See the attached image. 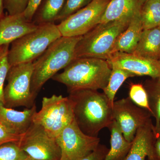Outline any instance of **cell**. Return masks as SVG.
<instances>
[{
    "label": "cell",
    "mask_w": 160,
    "mask_h": 160,
    "mask_svg": "<svg viewBox=\"0 0 160 160\" xmlns=\"http://www.w3.org/2000/svg\"><path fill=\"white\" fill-rule=\"evenodd\" d=\"M69 94L75 121L84 133L97 137L102 129L109 128L113 120L112 106L104 92L82 89Z\"/></svg>",
    "instance_id": "obj_1"
},
{
    "label": "cell",
    "mask_w": 160,
    "mask_h": 160,
    "mask_svg": "<svg viewBox=\"0 0 160 160\" xmlns=\"http://www.w3.org/2000/svg\"><path fill=\"white\" fill-rule=\"evenodd\" d=\"M111 71L107 60L78 58L52 79L65 85L68 93L82 89L103 90L108 84Z\"/></svg>",
    "instance_id": "obj_2"
},
{
    "label": "cell",
    "mask_w": 160,
    "mask_h": 160,
    "mask_svg": "<svg viewBox=\"0 0 160 160\" xmlns=\"http://www.w3.org/2000/svg\"><path fill=\"white\" fill-rule=\"evenodd\" d=\"M81 38L62 36L51 44L33 62L31 91L35 98L48 80L52 78L59 70L65 69L75 58L76 46Z\"/></svg>",
    "instance_id": "obj_3"
},
{
    "label": "cell",
    "mask_w": 160,
    "mask_h": 160,
    "mask_svg": "<svg viewBox=\"0 0 160 160\" xmlns=\"http://www.w3.org/2000/svg\"><path fill=\"white\" fill-rule=\"evenodd\" d=\"M132 17L100 23L82 36L75 50V57L91 58L107 60L119 35L129 26Z\"/></svg>",
    "instance_id": "obj_4"
},
{
    "label": "cell",
    "mask_w": 160,
    "mask_h": 160,
    "mask_svg": "<svg viewBox=\"0 0 160 160\" xmlns=\"http://www.w3.org/2000/svg\"><path fill=\"white\" fill-rule=\"evenodd\" d=\"M62 37L54 23L40 25L36 30L11 43L7 54L9 65L33 62L51 44Z\"/></svg>",
    "instance_id": "obj_5"
},
{
    "label": "cell",
    "mask_w": 160,
    "mask_h": 160,
    "mask_svg": "<svg viewBox=\"0 0 160 160\" xmlns=\"http://www.w3.org/2000/svg\"><path fill=\"white\" fill-rule=\"evenodd\" d=\"M74 120L72 103L68 97L53 95L43 98L42 109L34 114L33 122L56 138Z\"/></svg>",
    "instance_id": "obj_6"
},
{
    "label": "cell",
    "mask_w": 160,
    "mask_h": 160,
    "mask_svg": "<svg viewBox=\"0 0 160 160\" xmlns=\"http://www.w3.org/2000/svg\"><path fill=\"white\" fill-rule=\"evenodd\" d=\"M33 69V62L10 66L6 78L8 83L4 90L5 107L30 108L35 104L36 98L31 91Z\"/></svg>",
    "instance_id": "obj_7"
},
{
    "label": "cell",
    "mask_w": 160,
    "mask_h": 160,
    "mask_svg": "<svg viewBox=\"0 0 160 160\" xmlns=\"http://www.w3.org/2000/svg\"><path fill=\"white\" fill-rule=\"evenodd\" d=\"M111 0H92L88 5L57 25L62 36H82L100 24Z\"/></svg>",
    "instance_id": "obj_8"
},
{
    "label": "cell",
    "mask_w": 160,
    "mask_h": 160,
    "mask_svg": "<svg viewBox=\"0 0 160 160\" xmlns=\"http://www.w3.org/2000/svg\"><path fill=\"white\" fill-rule=\"evenodd\" d=\"M61 149L60 160H79L97 148L99 138L89 136L79 128L75 120L56 138Z\"/></svg>",
    "instance_id": "obj_9"
},
{
    "label": "cell",
    "mask_w": 160,
    "mask_h": 160,
    "mask_svg": "<svg viewBox=\"0 0 160 160\" xmlns=\"http://www.w3.org/2000/svg\"><path fill=\"white\" fill-rule=\"evenodd\" d=\"M19 144L28 156L38 160H60L61 149L56 138L52 137L38 124L32 123L22 135Z\"/></svg>",
    "instance_id": "obj_10"
},
{
    "label": "cell",
    "mask_w": 160,
    "mask_h": 160,
    "mask_svg": "<svg viewBox=\"0 0 160 160\" xmlns=\"http://www.w3.org/2000/svg\"><path fill=\"white\" fill-rule=\"evenodd\" d=\"M146 109L135 104L129 97L114 102L112 106V118L120 126L124 138L132 142L137 131L144 126L152 117Z\"/></svg>",
    "instance_id": "obj_11"
},
{
    "label": "cell",
    "mask_w": 160,
    "mask_h": 160,
    "mask_svg": "<svg viewBox=\"0 0 160 160\" xmlns=\"http://www.w3.org/2000/svg\"><path fill=\"white\" fill-rule=\"evenodd\" d=\"M110 66L125 69L135 75L147 76L151 78L160 77V61L149 59L134 53L116 52L107 60Z\"/></svg>",
    "instance_id": "obj_12"
},
{
    "label": "cell",
    "mask_w": 160,
    "mask_h": 160,
    "mask_svg": "<svg viewBox=\"0 0 160 160\" xmlns=\"http://www.w3.org/2000/svg\"><path fill=\"white\" fill-rule=\"evenodd\" d=\"M152 119L138 129L131 148L124 160H157L154 152L156 139Z\"/></svg>",
    "instance_id": "obj_13"
},
{
    "label": "cell",
    "mask_w": 160,
    "mask_h": 160,
    "mask_svg": "<svg viewBox=\"0 0 160 160\" xmlns=\"http://www.w3.org/2000/svg\"><path fill=\"white\" fill-rule=\"evenodd\" d=\"M38 26L26 19L24 13L5 16L0 19V46L11 44Z\"/></svg>",
    "instance_id": "obj_14"
},
{
    "label": "cell",
    "mask_w": 160,
    "mask_h": 160,
    "mask_svg": "<svg viewBox=\"0 0 160 160\" xmlns=\"http://www.w3.org/2000/svg\"><path fill=\"white\" fill-rule=\"evenodd\" d=\"M37 112L36 104L22 111L0 106V124L13 134L22 135L33 123V116Z\"/></svg>",
    "instance_id": "obj_15"
},
{
    "label": "cell",
    "mask_w": 160,
    "mask_h": 160,
    "mask_svg": "<svg viewBox=\"0 0 160 160\" xmlns=\"http://www.w3.org/2000/svg\"><path fill=\"white\" fill-rule=\"evenodd\" d=\"M140 11L132 16L129 26L118 37L112 54L116 52H134L143 30Z\"/></svg>",
    "instance_id": "obj_16"
},
{
    "label": "cell",
    "mask_w": 160,
    "mask_h": 160,
    "mask_svg": "<svg viewBox=\"0 0 160 160\" xmlns=\"http://www.w3.org/2000/svg\"><path fill=\"white\" fill-rule=\"evenodd\" d=\"M139 0H111L107 5L100 23H106L131 17L141 10Z\"/></svg>",
    "instance_id": "obj_17"
},
{
    "label": "cell",
    "mask_w": 160,
    "mask_h": 160,
    "mask_svg": "<svg viewBox=\"0 0 160 160\" xmlns=\"http://www.w3.org/2000/svg\"><path fill=\"white\" fill-rule=\"evenodd\" d=\"M142 57L160 61V29L159 27L143 29L133 53Z\"/></svg>",
    "instance_id": "obj_18"
},
{
    "label": "cell",
    "mask_w": 160,
    "mask_h": 160,
    "mask_svg": "<svg viewBox=\"0 0 160 160\" xmlns=\"http://www.w3.org/2000/svg\"><path fill=\"white\" fill-rule=\"evenodd\" d=\"M108 129L111 132V147L104 160H124L131 149L132 142L125 139L115 120L112 121Z\"/></svg>",
    "instance_id": "obj_19"
},
{
    "label": "cell",
    "mask_w": 160,
    "mask_h": 160,
    "mask_svg": "<svg viewBox=\"0 0 160 160\" xmlns=\"http://www.w3.org/2000/svg\"><path fill=\"white\" fill-rule=\"evenodd\" d=\"M148 96L152 117L155 119L154 134L160 137V77L146 80L143 84Z\"/></svg>",
    "instance_id": "obj_20"
},
{
    "label": "cell",
    "mask_w": 160,
    "mask_h": 160,
    "mask_svg": "<svg viewBox=\"0 0 160 160\" xmlns=\"http://www.w3.org/2000/svg\"><path fill=\"white\" fill-rule=\"evenodd\" d=\"M66 0H42L32 22L38 26L54 23L62 11Z\"/></svg>",
    "instance_id": "obj_21"
},
{
    "label": "cell",
    "mask_w": 160,
    "mask_h": 160,
    "mask_svg": "<svg viewBox=\"0 0 160 160\" xmlns=\"http://www.w3.org/2000/svg\"><path fill=\"white\" fill-rule=\"evenodd\" d=\"M112 71L109 82L106 88L103 89L105 93L112 106L114 102L115 97L117 92L127 79L136 76L130 72L112 66Z\"/></svg>",
    "instance_id": "obj_22"
},
{
    "label": "cell",
    "mask_w": 160,
    "mask_h": 160,
    "mask_svg": "<svg viewBox=\"0 0 160 160\" xmlns=\"http://www.w3.org/2000/svg\"><path fill=\"white\" fill-rule=\"evenodd\" d=\"M143 29L158 27L160 24V0H148L140 11Z\"/></svg>",
    "instance_id": "obj_23"
},
{
    "label": "cell",
    "mask_w": 160,
    "mask_h": 160,
    "mask_svg": "<svg viewBox=\"0 0 160 160\" xmlns=\"http://www.w3.org/2000/svg\"><path fill=\"white\" fill-rule=\"evenodd\" d=\"M28 154L21 149L18 142L0 145V160H25Z\"/></svg>",
    "instance_id": "obj_24"
},
{
    "label": "cell",
    "mask_w": 160,
    "mask_h": 160,
    "mask_svg": "<svg viewBox=\"0 0 160 160\" xmlns=\"http://www.w3.org/2000/svg\"><path fill=\"white\" fill-rule=\"evenodd\" d=\"M129 98L135 104L152 113L148 102V96L143 84L131 83L129 86Z\"/></svg>",
    "instance_id": "obj_25"
},
{
    "label": "cell",
    "mask_w": 160,
    "mask_h": 160,
    "mask_svg": "<svg viewBox=\"0 0 160 160\" xmlns=\"http://www.w3.org/2000/svg\"><path fill=\"white\" fill-rule=\"evenodd\" d=\"M92 0H66L62 11L57 19L58 22H62L80 9L84 8Z\"/></svg>",
    "instance_id": "obj_26"
},
{
    "label": "cell",
    "mask_w": 160,
    "mask_h": 160,
    "mask_svg": "<svg viewBox=\"0 0 160 160\" xmlns=\"http://www.w3.org/2000/svg\"><path fill=\"white\" fill-rule=\"evenodd\" d=\"M29 0H4V9L9 15L23 13L26 10Z\"/></svg>",
    "instance_id": "obj_27"
},
{
    "label": "cell",
    "mask_w": 160,
    "mask_h": 160,
    "mask_svg": "<svg viewBox=\"0 0 160 160\" xmlns=\"http://www.w3.org/2000/svg\"><path fill=\"white\" fill-rule=\"evenodd\" d=\"M10 66L7 54L0 60V106H4V86Z\"/></svg>",
    "instance_id": "obj_28"
},
{
    "label": "cell",
    "mask_w": 160,
    "mask_h": 160,
    "mask_svg": "<svg viewBox=\"0 0 160 160\" xmlns=\"http://www.w3.org/2000/svg\"><path fill=\"white\" fill-rule=\"evenodd\" d=\"M109 151L105 145L100 144L95 150L79 160H104Z\"/></svg>",
    "instance_id": "obj_29"
},
{
    "label": "cell",
    "mask_w": 160,
    "mask_h": 160,
    "mask_svg": "<svg viewBox=\"0 0 160 160\" xmlns=\"http://www.w3.org/2000/svg\"><path fill=\"white\" fill-rule=\"evenodd\" d=\"M21 136L11 133L0 124V145L9 142H19Z\"/></svg>",
    "instance_id": "obj_30"
},
{
    "label": "cell",
    "mask_w": 160,
    "mask_h": 160,
    "mask_svg": "<svg viewBox=\"0 0 160 160\" xmlns=\"http://www.w3.org/2000/svg\"><path fill=\"white\" fill-rule=\"evenodd\" d=\"M42 1V0H29L28 6L26 10L23 12L26 19L32 22L35 13Z\"/></svg>",
    "instance_id": "obj_31"
},
{
    "label": "cell",
    "mask_w": 160,
    "mask_h": 160,
    "mask_svg": "<svg viewBox=\"0 0 160 160\" xmlns=\"http://www.w3.org/2000/svg\"><path fill=\"white\" fill-rule=\"evenodd\" d=\"M154 152L157 160H160V137L157 138L155 142Z\"/></svg>",
    "instance_id": "obj_32"
},
{
    "label": "cell",
    "mask_w": 160,
    "mask_h": 160,
    "mask_svg": "<svg viewBox=\"0 0 160 160\" xmlns=\"http://www.w3.org/2000/svg\"><path fill=\"white\" fill-rule=\"evenodd\" d=\"M9 45L0 46V60L3 57L8 54L9 50Z\"/></svg>",
    "instance_id": "obj_33"
},
{
    "label": "cell",
    "mask_w": 160,
    "mask_h": 160,
    "mask_svg": "<svg viewBox=\"0 0 160 160\" xmlns=\"http://www.w3.org/2000/svg\"><path fill=\"white\" fill-rule=\"evenodd\" d=\"M4 0H0V19L5 16L4 13Z\"/></svg>",
    "instance_id": "obj_34"
},
{
    "label": "cell",
    "mask_w": 160,
    "mask_h": 160,
    "mask_svg": "<svg viewBox=\"0 0 160 160\" xmlns=\"http://www.w3.org/2000/svg\"><path fill=\"white\" fill-rule=\"evenodd\" d=\"M148 1V0H139V2L140 3V4H141V5H142V6H143V4H144L146 1Z\"/></svg>",
    "instance_id": "obj_35"
},
{
    "label": "cell",
    "mask_w": 160,
    "mask_h": 160,
    "mask_svg": "<svg viewBox=\"0 0 160 160\" xmlns=\"http://www.w3.org/2000/svg\"><path fill=\"white\" fill-rule=\"evenodd\" d=\"M25 160H38L35 159L33 158H31V157L29 156H28L27 157V158H26V159Z\"/></svg>",
    "instance_id": "obj_36"
},
{
    "label": "cell",
    "mask_w": 160,
    "mask_h": 160,
    "mask_svg": "<svg viewBox=\"0 0 160 160\" xmlns=\"http://www.w3.org/2000/svg\"><path fill=\"white\" fill-rule=\"evenodd\" d=\"M158 27H159V28L160 29V24L159 26Z\"/></svg>",
    "instance_id": "obj_37"
},
{
    "label": "cell",
    "mask_w": 160,
    "mask_h": 160,
    "mask_svg": "<svg viewBox=\"0 0 160 160\" xmlns=\"http://www.w3.org/2000/svg\"></svg>",
    "instance_id": "obj_38"
}]
</instances>
